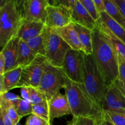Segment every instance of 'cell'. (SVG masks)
I'll list each match as a JSON object with an SVG mask.
<instances>
[{
    "label": "cell",
    "mask_w": 125,
    "mask_h": 125,
    "mask_svg": "<svg viewBox=\"0 0 125 125\" xmlns=\"http://www.w3.org/2000/svg\"><path fill=\"white\" fill-rule=\"evenodd\" d=\"M23 67H18L0 75V95L17 88L21 78Z\"/></svg>",
    "instance_id": "obj_17"
},
{
    "label": "cell",
    "mask_w": 125,
    "mask_h": 125,
    "mask_svg": "<svg viewBox=\"0 0 125 125\" xmlns=\"http://www.w3.org/2000/svg\"><path fill=\"white\" fill-rule=\"evenodd\" d=\"M20 98L21 97L20 96L10 93V92L0 95V100H4V101H6V102L9 103L11 104L12 105L13 104V103L16 101H17V100Z\"/></svg>",
    "instance_id": "obj_33"
},
{
    "label": "cell",
    "mask_w": 125,
    "mask_h": 125,
    "mask_svg": "<svg viewBox=\"0 0 125 125\" xmlns=\"http://www.w3.org/2000/svg\"><path fill=\"white\" fill-rule=\"evenodd\" d=\"M107 14L125 29V17L114 0H104Z\"/></svg>",
    "instance_id": "obj_22"
},
{
    "label": "cell",
    "mask_w": 125,
    "mask_h": 125,
    "mask_svg": "<svg viewBox=\"0 0 125 125\" xmlns=\"http://www.w3.org/2000/svg\"><path fill=\"white\" fill-rule=\"evenodd\" d=\"M5 61L3 55L0 52V75H3L5 73Z\"/></svg>",
    "instance_id": "obj_38"
},
{
    "label": "cell",
    "mask_w": 125,
    "mask_h": 125,
    "mask_svg": "<svg viewBox=\"0 0 125 125\" xmlns=\"http://www.w3.org/2000/svg\"><path fill=\"white\" fill-rule=\"evenodd\" d=\"M63 89L70 106L73 117H103L102 109L92 99L83 84L74 83L65 75Z\"/></svg>",
    "instance_id": "obj_2"
},
{
    "label": "cell",
    "mask_w": 125,
    "mask_h": 125,
    "mask_svg": "<svg viewBox=\"0 0 125 125\" xmlns=\"http://www.w3.org/2000/svg\"><path fill=\"white\" fill-rule=\"evenodd\" d=\"M92 55L108 86L118 79V53L107 35L96 25L92 30Z\"/></svg>",
    "instance_id": "obj_1"
},
{
    "label": "cell",
    "mask_w": 125,
    "mask_h": 125,
    "mask_svg": "<svg viewBox=\"0 0 125 125\" xmlns=\"http://www.w3.org/2000/svg\"><path fill=\"white\" fill-rule=\"evenodd\" d=\"M72 22L89 29H93L96 27V21L90 16L79 0H74L71 7Z\"/></svg>",
    "instance_id": "obj_13"
},
{
    "label": "cell",
    "mask_w": 125,
    "mask_h": 125,
    "mask_svg": "<svg viewBox=\"0 0 125 125\" xmlns=\"http://www.w3.org/2000/svg\"><path fill=\"white\" fill-rule=\"evenodd\" d=\"M29 47L37 55L45 57L46 54V27L40 35L26 42Z\"/></svg>",
    "instance_id": "obj_23"
},
{
    "label": "cell",
    "mask_w": 125,
    "mask_h": 125,
    "mask_svg": "<svg viewBox=\"0 0 125 125\" xmlns=\"http://www.w3.org/2000/svg\"><path fill=\"white\" fill-rule=\"evenodd\" d=\"M98 21L103 23L117 38L125 44V29L112 19L107 12H104L100 13V18Z\"/></svg>",
    "instance_id": "obj_20"
},
{
    "label": "cell",
    "mask_w": 125,
    "mask_h": 125,
    "mask_svg": "<svg viewBox=\"0 0 125 125\" xmlns=\"http://www.w3.org/2000/svg\"><path fill=\"white\" fill-rule=\"evenodd\" d=\"M49 115L51 124L57 118H60L66 115L72 114L65 94H61L60 92L56 94L51 100L48 101Z\"/></svg>",
    "instance_id": "obj_12"
},
{
    "label": "cell",
    "mask_w": 125,
    "mask_h": 125,
    "mask_svg": "<svg viewBox=\"0 0 125 125\" xmlns=\"http://www.w3.org/2000/svg\"><path fill=\"white\" fill-rule=\"evenodd\" d=\"M114 1L125 17V4L123 2V0H114Z\"/></svg>",
    "instance_id": "obj_40"
},
{
    "label": "cell",
    "mask_w": 125,
    "mask_h": 125,
    "mask_svg": "<svg viewBox=\"0 0 125 125\" xmlns=\"http://www.w3.org/2000/svg\"><path fill=\"white\" fill-rule=\"evenodd\" d=\"M37 55L29 47L26 42L20 41L17 67H24L33 62Z\"/></svg>",
    "instance_id": "obj_18"
},
{
    "label": "cell",
    "mask_w": 125,
    "mask_h": 125,
    "mask_svg": "<svg viewBox=\"0 0 125 125\" xmlns=\"http://www.w3.org/2000/svg\"><path fill=\"white\" fill-rule=\"evenodd\" d=\"M0 115L2 117L5 125H14L12 123L10 118L9 117L6 110L0 108Z\"/></svg>",
    "instance_id": "obj_34"
},
{
    "label": "cell",
    "mask_w": 125,
    "mask_h": 125,
    "mask_svg": "<svg viewBox=\"0 0 125 125\" xmlns=\"http://www.w3.org/2000/svg\"><path fill=\"white\" fill-rule=\"evenodd\" d=\"M6 111H7V113L9 117L10 118V120H12L13 125H16L17 124H18V123H19V122L21 120V117L17 113V111L15 110V107H13V106H10L8 109H7Z\"/></svg>",
    "instance_id": "obj_31"
},
{
    "label": "cell",
    "mask_w": 125,
    "mask_h": 125,
    "mask_svg": "<svg viewBox=\"0 0 125 125\" xmlns=\"http://www.w3.org/2000/svg\"><path fill=\"white\" fill-rule=\"evenodd\" d=\"M23 21L18 1H1L0 6V47L1 49L14 37H17Z\"/></svg>",
    "instance_id": "obj_3"
},
{
    "label": "cell",
    "mask_w": 125,
    "mask_h": 125,
    "mask_svg": "<svg viewBox=\"0 0 125 125\" xmlns=\"http://www.w3.org/2000/svg\"><path fill=\"white\" fill-rule=\"evenodd\" d=\"M65 79V74L62 68L54 67L46 61L38 89L45 94L49 101L63 88Z\"/></svg>",
    "instance_id": "obj_6"
},
{
    "label": "cell",
    "mask_w": 125,
    "mask_h": 125,
    "mask_svg": "<svg viewBox=\"0 0 125 125\" xmlns=\"http://www.w3.org/2000/svg\"><path fill=\"white\" fill-rule=\"evenodd\" d=\"M46 61L45 56L37 55L32 63L23 67L20 79L17 88H21L22 87L38 88Z\"/></svg>",
    "instance_id": "obj_8"
},
{
    "label": "cell",
    "mask_w": 125,
    "mask_h": 125,
    "mask_svg": "<svg viewBox=\"0 0 125 125\" xmlns=\"http://www.w3.org/2000/svg\"><path fill=\"white\" fill-rule=\"evenodd\" d=\"M32 114L43 118L50 123L48 102L40 104L32 105Z\"/></svg>",
    "instance_id": "obj_27"
},
{
    "label": "cell",
    "mask_w": 125,
    "mask_h": 125,
    "mask_svg": "<svg viewBox=\"0 0 125 125\" xmlns=\"http://www.w3.org/2000/svg\"><path fill=\"white\" fill-rule=\"evenodd\" d=\"M28 87L29 92V101L32 104L37 105L48 102L45 94L38 88L32 87Z\"/></svg>",
    "instance_id": "obj_25"
},
{
    "label": "cell",
    "mask_w": 125,
    "mask_h": 125,
    "mask_svg": "<svg viewBox=\"0 0 125 125\" xmlns=\"http://www.w3.org/2000/svg\"><path fill=\"white\" fill-rule=\"evenodd\" d=\"M95 118L87 117H73L67 125H96Z\"/></svg>",
    "instance_id": "obj_29"
},
{
    "label": "cell",
    "mask_w": 125,
    "mask_h": 125,
    "mask_svg": "<svg viewBox=\"0 0 125 125\" xmlns=\"http://www.w3.org/2000/svg\"><path fill=\"white\" fill-rule=\"evenodd\" d=\"M45 27V23L42 22L27 21L23 19L17 37L21 40L28 42V40L40 35L44 31Z\"/></svg>",
    "instance_id": "obj_15"
},
{
    "label": "cell",
    "mask_w": 125,
    "mask_h": 125,
    "mask_svg": "<svg viewBox=\"0 0 125 125\" xmlns=\"http://www.w3.org/2000/svg\"><path fill=\"white\" fill-rule=\"evenodd\" d=\"M25 125H51V124L43 118L32 114L26 119Z\"/></svg>",
    "instance_id": "obj_30"
},
{
    "label": "cell",
    "mask_w": 125,
    "mask_h": 125,
    "mask_svg": "<svg viewBox=\"0 0 125 125\" xmlns=\"http://www.w3.org/2000/svg\"><path fill=\"white\" fill-rule=\"evenodd\" d=\"M54 29L71 49L83 51V46L74 27V23H72L62 28Z\"/></svg>",
    "instance_id": "obj_16"
},
{
    "label": "cell",
    "mask_w": 125,
    "mask_h": 125,
    "mask_svg": "<svg viewBox=\"0 0 125 125\" xmlns=\"http://www.w3.org/2000/svg\"><path fill=\"white\" fill-rule=\"evenodd\" d=\"M83 81V84L89 95L101 108L108 85L98 68L92 55L84 54Z\"/></svg>",
    "instance_id": "obj_4"
},
{
    "label": "cell",
    "mask_w": 125,
    "mask_h": 125,
    "mask_svg": "<svg viewBox=\"0 0 125 125\" xmlns=\"http://www.w3.org/2000/svg\"><path fill=\"white\" fill-rule=\"evenodd\" d=\"M96 26L101 31H102L104 34H106L111 40L112 45L114 47L117 53L123 57L125 60V44L121 41L118 38H117L103 23L101 22L96 21Z\"/></svg>",
    "instance_id": "obj_21"
},
{
    "label": "cell",
    "mask_w": 125,
    "mask_h": 125,
    "mask_svg": "<svg viewBox=\"0 0 125 125\" xmlns=\"http://www.w3.org/2000/svg\"><path fill=\"white\" fill-rule=\"evenodd\" d=\"M85 54H92V30L74 23Z\"/></svg>",
    "instance_id": "obj_19"
},
{
    "label": "cell",
    "mask_w": 125,
    "mask_h": 125,
    "mask_svg": "<svg viewBox=\"0 0 125 125\" xmlns=\"http://www.w3.org/2000/svg\"><path fill=\"white\" fill-rule=\"evenodd\" d=\"M47 17L45 25L57 29L68 25L72 22L71 9L63 5H49L46 8Z\"/></svg>",
    "instance_id": "obj_9"
},
{
    "label": "cell",
    "mask_w": 125,
    "mask_h": 125,
    "mask_svg": "<svg viewBox=\"0 0 125 125\" xmlns=\"http://www.w3.org/2000/svg\"><path fill=\"white\" fill-rule=\"evenodd\" d=\"M118 79L125 84V60L122 56L118 54Z\"/></svg>",
    "instance_id": "obj_32"
},
{
    "label": "cell",
    "mask_w": 125,
    "mask_h": 125,
    "mask_svg": "<svg viewBox=\"0 0 125 125\" xmlns=\"http://www.w3.org/2000/svg\"><path fill=\"white\" fill-rule=\"evenodd\" d=\"M70 47L56 33L54 29L46 26V54L48 62L54 67L61 68Z\"/></svg>",
    "instance_id": "obj_5"
},
{
    "label": "cell",
    "mask_w": 125,
    "mask_h": 125,
    "mask_svg": "<svg viewBox=\"0 0 125 125\" xmlns=\"http://www.w3.org/2000/svg\"><path fill=\"white\" fill-rule=\"evenodd\" d=\"M101 109L103 111L125 114V97L114 83L106 89Z\"/></svg>",
    "instance_id": "obj_11"
},
{
    "label": "cell",
    "mask_w": 125,
    "mask_h": 125,
    "mask_svg": "<svg viewBox=\"0 0 125 125\" xmlns=\"http://www.w3.org/2000/svg\"><path fill=\"white\" fill-rule=\"evenodd\" d=\"M20 39L18 37L12 38L2 49L1 52L3 55L5 61V72L17 68V61Z\"/></svg>",
    "instance_id": "obj_14"
},
{
    "label": "cell",
    "mask_w": 125,
    "mask_h": 125,
    "mask_svg": "<svg viewBox=\"0 0 125 125\" xmlns=\"http://www.w3.org/2000/svg\"><path fill=\"white\" fill-rule=\"evenodd\" d=\"M84 6L89 14L94 18L95 21H97L100 18V13L98 12L94 0H79Z\"/></svg>",
    "instance_id": "obj_28"
},
{
    "label": "cell",
    "mask_w": 125,
    "mask_h": 125,
    "mask_svg": "<svg viewBox=\"0 0 125 125\" xmlns=\"http://www.w3.org/2000/svg\"><path fill=\"white\" fill-rule=\"evenodd\" d=\"M103 117L114 125H125V114L103 111Z\"/></svg>",
    "instance_id": "obj_26"
},
{
    "label": "cell",
    "mask_w": 125,
    "mask_h": 125,
    "mask_svg": "<svg viewBox=\"0 0 125 125\" xmlns=\"http://www.w3.org/2000/svg\"><path fill=\"white\" fill-rule=\"evenodd\" d=\"M84 62V53L83 51L70 49L65 57L61 68L70 80L74 83L83 84Z\"/></svg>",
    "instance_id": "obj_7"
},
{
    "label": "cell",
    "mask_w": 125,
    "mask_h": 125,
    "mask_svg": "<svg viewBox=\"0 0 125 125\" xmlns=\"http://www.w3.org/2000/svg\"><path fill=\"white\" fill-rule=\"evenodd\" d=\"M13 106L21 118L32 114V104L29 101L24 100L21 98L16 101Z\"/></svg>",
    "instance_id": "obj_24"
},
{
    "label": "cell",
    "mask_w": 125,
    "mask_h": 125,
    "mask_svg": "<svg viewBox=\"0 0 125 125\" xmlns=\"http://www.w3.org/2000/svg\"><path fill=\"white\" fill-rule=\"evenodd\" d=\"M16 125H21V124H20V123H18V124H17Z\"/></svg>",
    "instance_id": "obj_42"
},
{
    "label": "cell",
    "mask_w": 125,
    "mask_h": 125,
    "mask_svg": "<svg viewBox=\"0 0 125 125\" xmlns=\"http://www.w3.org/2000/svg\"><path fill=\"white\" fill-rule=\"evenodd\" d=\"M50 5L48 0H27L22 4L23 19L27 21L45 23L47 17L46 8Z\"/></svg>",
    "instance_id": "obj_10"
},
{
    "label": "cell",
    "mask_w": 125,
    "mask_h": 125,
    "mask_svg": "<svg viewBox=\"0 0 125 125\" xmlns=\"http://www.w3.org/2000/svg\"><path fill=\"white\" fill-rule=\"evenodd\" d=\"M94 2L99 13L106 12V6L104 0H94Z\"/></svg>",
    "instance_id": "obj_35"
},
{
    "label": "cell",
    "mask_w": 125,
    "mask_h": 125,
    "mask_svg": "<svg viewBox=\"0 0 125 125\" xmlns=\"http://www.w3.org/2000/svg\"><path fill=\"white\" fill-rule=\"evenodd\" d=\"M96 125H114L112 124L110 121H109L108 120L104 118L103 117V118L96 120Z\"/></svg>",
    "instance_id": "obj_39"
},
{
    "label": "cell",
    "mask_w": 125,
    "mask_h": 125,
    "mask_svg": "<svg viewBox=\"0 0 125 125\" xmlns=\"http://www.w3.org/2000/svg\"><path fill=\"white\" fill-rule=\"evenodd\" d=\"M0 125H5L4 123L3 119H2V117L0 115Z\"/></svg>",
    "instance_id": "obj_41"
},
{
    "label": "cell",
    "mask_w": 125,
    "mask_h": 125,
    "mask_svg": "<svg viewBox=\"0 0 125 125\" xmlns=\"http://www.w3.org/2000/svg\"><path fill=\"white\" fill-rule=\"evenodd\" d=\"M116 87L119 89L120 91L122 92V94L124 95L125 97V84L122 81H121L119 79H117L115 81L114 83Z\"/></svg>",
    "instance_id": "obj_37"
},
{
    "label": "cell",
    "mask_w": 125,
    "mask_h": 125,
    "mask_svg": "<svg viewBox=\"0 0 125 125\" xmlns=\"http://www.w3.org/2000/svg\"><path fill=\"white\" fill-rule=\"evenodd\" d=\"M21 89V96L22 99L29 101V92L28 87H22ZM30 102V101H29Z\"/></svg>",
    "instance_id": "obj_36"
},
{
    "label": "cell",
    "mask_w": 125,
    "mask_h": 125,
    "mask_svg": "<svg viewBox=\"0 0 125 125\" xmlns=\"http://www.w3.org/2000/svg\"><path fill=\"white\" fill-rule=\"evenodd\" d=\"M123 2L125 4V0H123Z\"/></svg>",
    "instance_id": "obj_43"
}]
</instances>
